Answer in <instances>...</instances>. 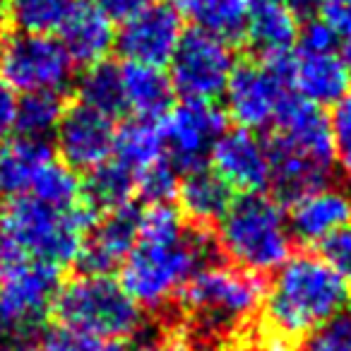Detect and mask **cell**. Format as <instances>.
<instances>
[{"instance_id": "obj_1", "label": "cell", "mask_w": 351, "mask_h": 351, "mask_svg": "<svg viewBox=\"0 0 351 351\" xmlns=\"http://www.w3.org/2000/svg\"><path fill=\"white\" fill-rule=\"evenodd\" d=\"M351 301V287L313 253L291 255L265 289L263 315L269 332L303 339Z\"/></svg>"}, {"instance_id": "obj_2", "label": "cell", "mask_w": 351, "mask_h": 351, "mask_svg": "<svg viewBox=\"0 0 351 351\" xmlns=\"http://www.w3.org/2000/svg\"><path fill=\"white\" fill-rule=\"evenodd\" d=\"M217 241L207 229H188L173 241H137L121 265V287L147 311H159L181 296L197 269L212 263Z\"/></svg>"}, {"instance_id": "obj_3", "label": "cell", "mask_w": 351, "mask_h": 351, "mask_svg": "<svg viewBox=\"0 0 351 351\" xmlns=\"http://www.w3.org/2000/svg\"><path fill=\"white\" fill-rule=\"evenodd\" d=\"M217 248L231 265L253 274L277 272L291 258L293 236L277 197L241 195L217 221Z\"/></svg>"}, {"instance_id": "obj_4", "label": "cell", "mask_w": 351, "mask_h": 351, "mask_svg": "<svg viewBox=\"0 0 351 351\" xmlns=\"http://www.w3.org/2000/svg\"><path fill=\"white\" fill-rule=\"evenodd\" d=\"M265 289L260 274L236 265L210 263L193 274L178 301L186 315L205 335L221 337L241 332L263 311Z\"/></svg>"}, {"instance_id": "obj_5", "label": "cell", "mask_w": 351, "mask_h": 351, "mask_svg": "<svg viewBox=\"0 0 351 351\" xmlns=\"http://www.w3.org/2000/svg\"><path fill=\"white\" fill-rule=\"evenodd\" d=\"M97 219V212L84 200L73 210H53L29 195L10 197L0 212V226L27 258L58 269L77 263Z\"/></svg>"}, {"instance_id": "obj_6", "label": "cell", "mask_w": 351, "mask_h": 351, "mask_svg": "<svg viewBox=\"0 0 351 351\" xmlns=\"http://www.w3.org/2000/svg\"><path fill=\"white\" fill-rule=\"evenodd\" d=\"M51 315L60 327L101 341L132 339L145 325L142 308L116 279L101 274H77L60 284Z\"/></svg>"}, {"instance_id": "obj_7", "label": "cell", "mask_w": 351, "mask_h": 351, "mask_svg": "<svg viewBox=\"0 0 351 351\" xmlns=\"http://www.w3.org/2000/svg\"><path fill=\"white\" fill-rule=\"evenodd\" d=\"M289 56L236 65L221 94L224 113L236 128L260 132L277 123L284 104L293 97L289 84Z\"/></svg>"}, {"instance_id": "obj_8", "label": "cell", "mask_w": 351, "mask_h": 351, "mask_svg": "<svg viewBox=\"0 0 351 351\" xmlns=\"http://www.w3.org/2000/svg\"><path fill=\"white\" fill-rule=\"evenodd\" d=\"M0 75L20 94H63L73 84L75 65L58 39L17 32L0 41Z\"/></svg>"}, {"instance_id": "obj_9", "label": "cell", "mask_w": 351, "mask_h": 351, "mask_svg": "<svg viewBox=\"0 0 351 351\" xmlns=\"http://www.w3.org/2000/svg\"><path fill=\"white\" fill-rule=\"evenodd\" d=\"M236 65L234 44L191 27L169 63V82L183 99L215 101L224 94Z\"/></svg>"}, {"instance_id": "obj_10", "label": "cell", "mask_w": 351, "mask_h": 351, "mask_svg": "<svg viewBox=\"0 0 351 351\" xmlns=\"http://www.w3.org/2000/svg\"><path fill=\"white\" fill-rule=\"evenodd\" d=\"M226 113L215 101H183L173 104L159 121L166 159L176 171H195L207 164L212 147L226 130Z\"/></svg>"}, {"instance_id": "obj_11", "label": "cell", "mask_w": 351, "mask_h": 351, "mask_svg": "<svg viewBox=\"0 0 351 351\" xmlns=\"http://www.w3.org/2000/svg\"><path fill=\"white\" fill-rule=\"evenodd\" d=\"M60 289V269L22 258L0 272V315L15 327H32L51 313Z\"/></svg>"}, {"instance_id": "obj_12", "label": "cell", "mask_w": 351, "mask_h": 351, "mask_svg": "<svg viewBox=\"0 0 351 351\" xmlns=\"http://www.w3.org/2000/svg\"><path fill=\"white\" fill-rule=\"evenodd\" d=\"M183 34L186 29L178 8L169 3H149L145 10L121 25L116 32V49L125 63L164 68L171 63Z\"/></svg>"}, {"instance_id": "obj_13", "label": "cell", "mask_w": 351, "mask_h": 351, "mask_svg": "<svg viewBox=\"0 0 351 351\" xmlns=\"http://www.w3.org/2000/svg\"><path fill=\"white\" fill-rule=\"evenodd\" d=\"M53 137L56 152L68 169H73L75 173L77 171L92 173L94 169L111 159L116 125L111 118L75 101L65 106Z\"/></svg>"}, {"instance_id": "obj_14", "label": "cell", "mask_w": 351, "mask_h": 351, "mask_svg": "<svg viewBox=\"0 0 351 351\" xmlns=\"http://www.w3.org/2000/svg\"><path fill=\"white\" fill-rule=\"evenodd\" d=\"M212 171L221 181L239 191L241 195H258L269 188L272 166H269V147L260 132L245 128H231L212 147Z\"/></svg>"}, {"instance_id": "obj_15", "label": "cell", "mask_w": 351, "mask_h": 351, "mask_svg": "<svg viewBox=\"0 0 351 351\" xmlns=\"http://www.w3.org/2000/svg\"><path fill=\"white\" fill-rule=\"evenodd\" d=\"M137 229H140V210L132 202L99 217L84 239V245L75 263L80 274L111 277L113 269H121L123 260L135 248Z\"/></svg>"}, {"instance_id": "obj_16", "label": "cell", "mask_w": 351, "mask_h": 351, "mask_svg": "<svg viewBox=\"0 0 351 351\" xmlns=\"http://www.w3.org/2000/svg\"><path fill=\"white\" fill-rule=\"evenodd\" d=\"M289 84L293 97L313 106H332L349 92V73L337 49H303L289 56Z\"/></svg>"}, {"instance_id": "obj_17", "label": "cell", "mask_w": 351, "mask_h": 351, "mask_svg": "<svg viewBox=\"0 0 351 351\" xmlns=\"http://www.w3.org/2000/svg\"><path fill=\"white\" fill-rule=\"evenodd\" d=\"M287 219L293 241H301L306 245H320L335 231L351 224V195L327 183L289 202Z\"/></svg>"}, {"instance_id": "obj_18", "label": "cell", "mask_w": 351, "mask_h": 351, "mask_svg": "<svg viewBox=\"0 0 351 351\" xmlns=\"http://www.w3.org/2000/svg\"><path fill=\"white\" fill-rule=\"evenodd\" d=\"M58 34L60 46L70 56L75 68L101 63L116 46V25L92 0H73Z\"/></svg>"}, {"instance_id": "obj_19", "label": "cell", "mask_w": 351, "mask_h": 351, "mask_svg": "<svg viewBox=\"0 0 351 351\" xmlns=\"http://www.w3.org/2000/svg\"><path fill=\"white\" fill-rule=\"evenodd\" d=\"M298 32H301V20L287 3H269V0L250 3L243 39L260 60H274L293 53Z\"/></svg>"}, {"instance_id": "obj_20", "label": "cell", "mask_w": 351, "mask_h": 351, "mask_svg": "<svg viewBox=\"0 0 351 351\" xmlns=\"http://www.w3.org/2000/svg\"><path fill=\"white\" fill-rule=\"evenodd\" d=\"M176 200L181 205L178 212L183 215V219H188L197 229H207L210 224H217L229 210V205L234 202V191L215 171L202 166L183 173L176 191Z\"/></svg>"}, {"instance_id": "obj_21", "label": "cell", "mask_w": 351, "mask_h": 351, "mask_svg": "<svg viewBox=\"0 0 351 351\" xmlns=\"http://www.w3.org/2000/svg\"><path fill=\"white\" fill-rule=\"evenodd\" d=\"M123 82V101L125 111L140 121H161L171 106H173V87L169 75L161 68L140 63L121 65Z\"/></svg>"}, {"instance_id": "obj_22", "label": "cell", "mask_w": 351, "mask_h": 351, "mask_svg": "<svg viewBox=\"0 0 351 351\" xmlns=\"http://www.w3.org/2000/svg\"><path fill=\"white\" fill-rule=\"evenodd\" d=\"M56 159L49 140L17 135L0 149V191L8 197L27 195L41 171Z\"/></svg>"}, {"instance_id": "obj_23", "label": "cell", "mask_w": 351, "mask_h": 351, "mask_svg": "<svg viewBox=\"0 0 351 351\" xmlns=\"http://www.w3.org/2000/svg\"><path fill=\"white\" fill-rule=\"evenodd\" d=\"M111 159L121 164L132 176L142 173L145 169L154 166L156 161L166 159L164 140H161L159 121H132L116 128V140H113Z\"/></svg>"}, {"instance_id": "obj_24", "label": "cell", "mask_w": 351, "mask_h": 351, "mask_svg": "<svg viewBox=\"0 0 351 351\" xmlns=\"http://www.w3.org/2000/svg\"><path fill=\"white\" fill-rule=\"evenodd\" d=\"M186 8L195 29L207 32L229 44L243 39L250 0H191Z\"/></svg>"}, {"instance_id": "obj_25", "label": "cell", "mask_w": 351, "mask_h": 351, "mask_svg": "<svg viewBox=\"0 0 351 351\" xmlns=\"http://www.w3.org/2000/svg\"><path fill=\"white\" fill-rule=\"evenodd\" d=\"M82 197L94 212H111L130 205L135 197V176L108 159L82 181Z\"/></svg>"}, {"instance_id": "obj_26", "label": "cell", "mask_w": 351, "mask_h": 351, "mask_svg": "<svg viewBox=\"0 0 351 351\" xmlns=\"http://www.w3.org/2000/svg\"><path fill=\"white\" fill-rule=\"evenodd\" d=\"M77 101L94 108L101 116L111 118V121L116 116H121V113H125L121 65L101 60V63L84 68L82 77L77 82Z\"/></svg>"}, {"instance_id": "obj_27", "label": "cell", "mask_w": 351, "mask_h": 351, "mask_svg": "<svg viewBox=\"0 0 351 351\" xmlns=\"http://www.w3.org/2000/svg\"><path fill=\"white\" fill-rule=\"evenodd\" d=\"M65 111L63 94L36 92L22 94L17 104V121L15 130L22 137H34V140H49L60 123Z\"/></svg>"}, {"instance_id": "obj_28", "label": "cell", "mask_w": 351, "mask_h": 351, "mask_svg": "<svg viewBox=\"0 0 351 351\" xmlns=\"http://www.w3.org/2000/svg\"><path fill=\"white\" fill-rule=\"evenodd\" d=\"M73 0H8V22L20 34L51 36L60 29Z\"/></svg>"}, {"instance_id": "obj_29", "label": "cell", "mask_w": 351, "mask_h": 351, "mask_svg": "<svg viewBox=\"0 0 351 351\" xmlns=\"http://www.w3.org/2000/svg\"><path fill=\"white\" fill-rule=\"evenodd\" d=\"M27 195L39 200L41 205L53 207V210H73L84 200L82 178L73 169H68L63 161L53 159L41 171V176L34 181Z\"/></svg>"}, {"instance_id": "obj_30", "label": "cell", "mask_w": 351, "mask_h": 351, "mask_svg": "<svg viewBox=\"0 0 351 351\" xmlns=\"http://www.w3.org/2000/svg\"><path fill=\"white\" fill-rule=\"evenodd\" d=\"M178 171L169 159L156 161L154 166L135 176V195L149 205H169L178 191Z\"/></svg>"}, {"instance_id": "obj_31", "label": "cell", "mask_w": 351, "mask_h": 351, "mask_svg": "<svg viewBox=\"0 0 351 351\" xmlns=\"http://www.w3.org/2000/svg\"><path fill=\"white\" fill-rule=\"evenodd\" d=\"M298 351H351V301L317 330L303 337Z\"/></svg>"}, {"instance_id": "obj_32", "label": "cell", "mask_w": 351, "mask_h": 351, "mask_svg": "<svg viewBox=\"0 0 351 351\" xmlns=\"http://www.w3.org/2000/svg\"><path fill=\"white\" fill-rule=\"evenodd\" d=\"M188 231L186 219L173 205H149L140 210L137 241H173Z\"/></svg>"}, {"instance_id": "obj_33", "label": "cell", "mask_w": 351, "mask_h": 351, "mask_svg": "<svg viewBox=\"0 0 351 351\" xmlns=\"http://www.w3.org/2000/svg\"><path fill=\"white\" fill-rule=\"evenodd\" d=\"M327 123H330L335 166H339L346 176H351V92H346L339 101L332 104Z\"/></svg>"}, {"instance_id": "obj_34", "label": "cell", "mask_w": 351, "mask_h": 351, "mask_svg": "<svg viewBox=\"0 0 351 351\" xmlns=\"http://www.w3.org/2000/svg\"><path fill=\"white\" fill-rule=\"evenodd\" d=\"M317 248H320V258L330 265L332 272L351 287V224L335 231Z\"/></svg>"}, {"instance_id": "obj_35", "label": "cell", "mask_w": 351, "mask_h": 351, "mask_svg": "<svg viewBox=\"0 0 351 351\" xmlns=\"http://www.w3.org/2000/svg\"><path fill=\"white\" fill-rule=\"evenodd\" d=\"M337 36V41H351V0H315L313 17Z\"/></svg>"}, {"instance_id": "obj_36", "label": "cell", "mask_w": 351, "mask_h": 351, "mask_svg": "<svg viewBox=\"0 0 351 351\" xmlns=\"http://www.w3.org/2000/svg\"><path fill=\"white\" fill-rule=\"evenodd\" d=\"M41 351H104V341L87 337L82 332L68 330V327H51L41 337Z\"/></svg>"}, {"instance_id": "obj_37", "label": "cell", "mask_w": 351, "mask_h": 351, "mask_svg": "<svg viewBox=\"0 0 351 351\" xmlns=\"http://www.w3.org/2000/svg\"><path fill=\"white\" fill-rule=\"evenodd\" d=\"M94 5L116 25V22H128L130 17H135L137 12H142L152 0H92Z\"/></svg>"}, {"instance_id": "obj_38", "label": "cell", "mask_w": 351, "mask_h": 351, "mask_svg": "<svg viewBox=\"0 0 351 351\" xmlns=\"http://www.w3.org/2000/svg\"><path fill=\"white\" fill-rule=\"evenodd\" d=\"M17 104H20L17 92L8 84V80L0 75V137H8L15 130Z\"/></svg>"}, {"instance_id": "obj_39", "label": "cell", "mask_w": 351, "mask_h": 351, "mask_svg": "<svg viewBox=\"0 0 351 351\" xmlns=\"http://www.w3.org/2000/svg\"><path fill=\"white\" fill-rule=\"evenodd\" d=\"M147 351H217L215 346H210V341H200V339H191L186 335H176L169 339L159 341V344L149 346Z\"/></svg>"}, {"instance_id": "obj_40", "label": "cell", "mask_w": 351, "mask_h": 351, "mask_svg": "<svg viewBox=\"0 0 351 351\" xmlns=\"http://www.w3.org/2000/svg\"><path fill=\"white\" fill-rule=\"evenodd\" d=\"M0 351H41V341L27 332H17L0 339Z\"/></svg>"}, {"instance_id": "obj_41", "label": "cell", "mask_w": 351, "mask_h": 351, "mask_svg": "<svg viewBox=\"0 0 351 351\" xmlns=\"http://www.w3.org/2000/svg\"><path fill=\"white\" fill-rule=\"evenodd\" d=\"M22 258H27V255L17 248L15 241H12L10 236L5 234V229L0 226V272L5 267H10V265H15L17 260H22Z\"/></svg>"}, {"instance_id": "obj_42", "label": "cell", "mask_w": 351, "mask_h": 351, "mask_svg": "<svg viewBox=\"0 0 351 351\" xmlns=\"http://www.w3.org/2000/svg\"><path fill=\"white\" fill-rule=\"evenodd\" d=\"M260 351H298V346H293L291 339H284V337L269 332V335L260 341Z\"/></svg>"}, {"instance_id": "obj_43", "label": "cell", "mask_w": 351, "mask_h": 351, "mask_svg": "<svg viewBox=\"0 0 351 351\" xmlns=\"http://www.w3.org/2000/svg\"><path fill=\"white\" fill-rule=\"evenodd\" d=\"M5 25H8V0H0V41H3Z\"/></svg>"}, {"instance_id": "obj_44", "label": "cell", "mask_w": 351, "mask_h": 351, "mask_svg": "<svg viewBox=\"0 0 351 351\" xmlns=\"http://www.w3.org/2000/svg\"><path fill=\"white\" fill-rule=\"evenodd\" d=\"M341 60H344L346 73H349V82H351V41L344 46V51H341Z\"/></svg>"}, {"instance_id": "obj_45", "label": "cell", "mask_w": 351, "mask_h": 351, "mask_svg": "<svg viewBox=\"0 0 351 351\" xmlns=\"http://www.w3.org/2000/svg\"><path fill=\"white\" fill-rule=\"evenodd\" d=\"M164 3H169V5H188L191 0H164Z\"/></svg>"}, {"instance_id": "obj_46", "label": "cell", "mask_w": 351, "mask_h": 351, "mask_svg": "<svg viewBox=\"0 0 351 351\" xmlns=\"http://www.w3.org/2000/svg\"><path fill=\"white\" fill-rule=\"evenodd\" d=\"M250 3H263V0H250ZM269 3H287L289 5V3H293V0H269Z\"/></svg>"}, {"instance_id": "obj_47", "label": "cell", "mask_w": 351, "mask_h": 351, "mask_svg": "<svg viewBox=\"0 0 351 351\" xmlns=\"http://www.w3.org/2000/svg\"><path fill=\"white\" fill-rule=\"evenodd\" d=\"M0 325H3V315H0Z\"/></svg>"}]
</instances>
